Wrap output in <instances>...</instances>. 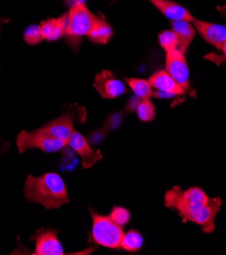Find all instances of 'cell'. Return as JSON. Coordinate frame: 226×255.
Wrapping results in <instances>:
<instances>
[{"label":"cell","instance_id":"1","mask_svg":"<svg viewBox=\"0 0 226 255\" xmlns=\"http://www.w3.org/2000/svg\"><path fill=\"white\" fill-rule=\"evenodd\" d=\"M23 193L29 201L39 203L47 210L59 209L70 201L63 179L54 172L40 177L29 175L24 181Z\"/></svg>","mask_w":226,"mask_h":255},{"label":"cell","instance_id":"2","mask_svg":"<svg viewBox=\"0 0 226 255\" xmlns=\"http://www.w3.org/2000/svg\"><path fill=\"white\" fill-rule=\"evenodd\" d=\"M164 205L177 211L183 218L184 222L190 221L203 227L205 233H211L214 230V220L221 207V199L219 197H212L205 206L199 208H192L186 206L178 197L175 186L166 191L164 196Z\"/></svg>","mask_w":226,"mask_h":255},{"label":"cell","instance_id":"3","mask_svg":"<svg viewBox=\"0 0 226 255\" xmlns=\"http://www.w3.org/2000/svg\"><path fill=\"white\" fill-rule=\"evenodd\" d=\"M97 16L83 2H75L67 12L66 34L67 42L73 50L80 47L81 41L88 36Z\"/></svg>","mask_w":226,"mask_h":255},{"label":"cell","instance_id":"4","mask_svg":"<svg viewBox=\"0 0 226 255\" xmlns=\"http://www.w3.org/2000/svg\"><path fill=\"white\" fill-rule=\"evenodd\" d=\"M93 227L91 239L98 245L111 249L121 247L124 236L122 226L114 223L109 216H102L91 212Z\"/></svg>","mask_w":226,"mask_h":255},{"label":"cell","instance_id":"5","mask_svg":"<svg viewBox=\"0 0 226 255\" xmlns=\"http://www.w3.org/2000/svg\"><path fill=\"white\" fill-rule=\"evenodd\" d=\"M66 145H68V142L50 137L38 129L32 132L23 130L16 137V146L19 152H23L30 148H38L51 154V152L62 149Z\"/></svg>","mask_w":226,"mask_h":255},{"label":"cell","instance_id":"6","mask_svg":"<svg viewBox=\"0 0 226 255\" xmlns=\"http://www.w3.org/2000/svg\"><path fill=\"white\" fill-rule=\"evenodd\" d=\"M165 70L187 93L192 92L190 84V71L185 54L179 49L166 52Z\"/></svg>","mask_w":226,"mask_h":255},{"label":"cell","instance_id":"7","mask_svg":"<svg viewBox=\"0 0 226 255\" xmlns=\"http://www.w3.org/2000/svg\"><path fill=\"white\" fill-rule=\"evenodd\" d=\"M94 88L104 99H115L125 93L128 89L125 85L109 70H102L95 76Z\"/></svg>","mask_w":226,"mask_h":255},{"label":"cell","instance_id":"8","mask_svg":"<svg viewBox=\"0 0 226 255\" xmlns=\"http://www.w3.org/2000/svg\"><path fill=\"white\" fill-rule=\"evenodd\" d=\"M36 248L35 255H63V247L58 240L57 231L54 229L40 230L34 237Z\"/></svg>","mask_w":226,"mask_h":255},{"label":"cell","instance_id":"9","mask_svg":"<svg viewBox=\"0 0 226 255\" xmlns=\"http://www.w3.org/2000/svg\"><path fill=\"white\" fill-rule=\"evenodd\" d=\"M38 130L52 138L68 142L74 131L72 117L70 114L61 115L60 117L46 123L38 128Z\"/></svg>","mask_w":226,"mask_h":255},{"label":"cell","instance_id":"10","mask_svg":"<svg viewBox=\"0 0 226 255\" xmlns=\"http://www.w3.org/2000/svg\"><path fill=\"white\" fill-rule=\"evenodd\" d=\"M68 144L81 157L84 168H91L102 159L101 151L92 148L87 139L78 131H73Z\"/></svg>","mask_w":226,"mask_h":255},{"label":"cell","instance_id":"11","mask_svg":"<svg viewBox=\"0 0 226 255\" xmlns=\"http://www.w3.org/2000/svg\"><path fill=\"white\" fill-rule=\"evenodd\" d=\"M195 29L208 44L220 50L226 40V27L218 23L207 22L199 19H194Z\"/></svg>","mask_w":226,"mask_h":255},{"label":"cell","instance_id":"12","mask_svg":"<svg viewBox=\"0 0 226 255\" xmlns=\"http://www.w3.org/2000/svg\"><path fill=\"white\" fill-rule=\"evenodd\" d=\"M159 12L171 20H184L193 22L195 17L187 8L172 0H148Z\"/></svg>","mask_w":226,"mask_h":255},{"label":"cell","instance_id":"13","mask_svg":"<svg viewBox=\"0 0 226 255\" xmlns=\"http://www.w3.org/2000/svg\"><path fill=\"white\" fill-rule=\"evenodd\" d=\"M151 87L162 93L171 96H181L188 94L177 82H175L166 70H158L150 76L148 80Z\"/></svg>","mask_w":226,"mask_h":255},{"label":"cell","instance_id":"14","mask_svg":"<svg viewBox=\"0 0 226 255\" xmlns=\"http://www.w3.org/2000/svg\"><path fill=\"white\" fill-rule=\"evenodd\" d=\"M67 13H64L56 18H49L43 20L40 24L43 40L48 42H54L65 37Z\"/></svg>","mask_w":226,"mask_h":255},{"label":"cell","instance_id":"15","mask_svg":"<svg viewBox=\"0 0 226 255\" xmlns=\"http://www.w3.org/2000/svg\"><path fill=\"white\" fill-rule=\"evenodd\" d=\"M170 24L172 31L179 38V50L185 54L196 35L195 29L190 21L171 20Z\"/></svg>","mask_w":226,"mask_h":255},{"label":"cell","instance_id":"16","mask_svg":"<svg viewBox=\"0 0 226 255\" xmlns=\"http://www.w3.org/2000/svg\"><path fill=\"white\" fill-rule=\"evenodd\" d=\"M175 190H177V194L180 200L188 207H202L207 205L210 199L202 189L198 187H191L188 190L183 191L180 186H175Z\"/></svg>","mask_w":226,"mask_h":255},{"label":"cell","instance_id":"17","mask_svg":"<svg viewBox=\"0 0 226 255\" xmlns=\"http://www.w3.org/2000/svg\"><path fill=\"white\" fill-rule=\"evenodd\" d=\"M113 31L111 25L106 20L97 16L95 23L87 37L94 44H106L111 39Z\"/></svg>","mask_w":226,"mask_h":255},{"label":"cell","instance_id":"18","mask_svg":"<svg viewBox=\"0 0 226 255\" xmlns=\"http://www.w3.org/2000/svg\"><path fill=\"white\" fill-rule=\"evenodd\" d=\"M125 83L129 85L135 95L141 100L150 99L153 97V88L151 87L149 81L143 79H135V78H125Z\"/></svg>","mask_w":226,"mask_h":255},{"label":"cell","instance_id":"19","mask_svg":"<svg viewBox=\"0 0 226 255\" xmlns=\"http://www.w3.org/2000/svg\"><path fill=\"white\" fill-rule=\"evenodd\" d=\"M143 237L136 230H130L128 233H125L122 241L121 248L129 252H137L143 246Z\"/></svg>","mask_w":226,"mask_h":255},{"label":"cell","instance_id":"20","mask_svg":"<svg viewBox=\"0 0 226 255\" xmlns=\"http://www.w3.org/2000/svg\"><path fill=\"white\" fill-rule=\"evenodd\" d=\"M137 114L141 121L148 122L155 117V107L150 99L141 100L137 106Z\"/></svg>","mask_w":226,"mask_h":255},{"label":"cell","instance_id":"21","mask_svg":"<svg viewBox=\"0 0 226 255\" xmlns=\"http://www.w3.org/2000/svg\"><path fill=\"white\" fill-rule=\"evenodd\" d=\"M158 42L165 52L179 49V38L172 30L161 32L158 36Z\"/></svg>","mask_w":226,"mask_h":255},{"label":"cell","instance_id":"22","mask_svg":"<svg viewBox=\"0 0 226 255\" xmlns=\"http://www.w3.org/2000/svg\"><path fill=\"white\" fill-rule=\"evenodd\" d=\"M23 40L29 45H38L43 41L40 25L31 24L23 32Z\"/></svg>","mask_w":226,"mask_h":255},{"label":"cell","instance_id":"23","mask_svg":"<svg viewBox=\"0 0 226 255\" xmlns=\"http://www.w3.org/2000/svg\"><path fill=\"white\" fill-rule=\"evenodd\" d=\"M109 217L111 218V220L114 223H116L120 226H123L125 224H128V222L130 221L131 214L127 209L121 208V207H114L111 210Z\"/></svg>","mask_w":226,"mask_h":255},{"label":"cell","instance_id":"24","mask_svg":"<svg viewBox=\"0 0 226 255\" xmlns=\"http://www.w3.org/2000/svg\"><path fill=\"white\" fill-rule=\"evenodd\" d=\"M221 52H222V54H223V58L224 59H226V40H225V42L223 43V45H222V47H221Z\"/></svg>","mask_w":226,"mask_h":255},{"label":"cell","instance_id":"25","mask_svg":"<svg viewBox=\"0 0 226 255\" xmlns=\"http://www.w3.org/2000/svg\"><path fill=\"white\" fill-rule=\"evenodd\" d=\"M72 1H73V3H75V2H83V3H85L86 0H72Z\"/></svg>","mask_w":226,"mask_h":255}]
</instances>
